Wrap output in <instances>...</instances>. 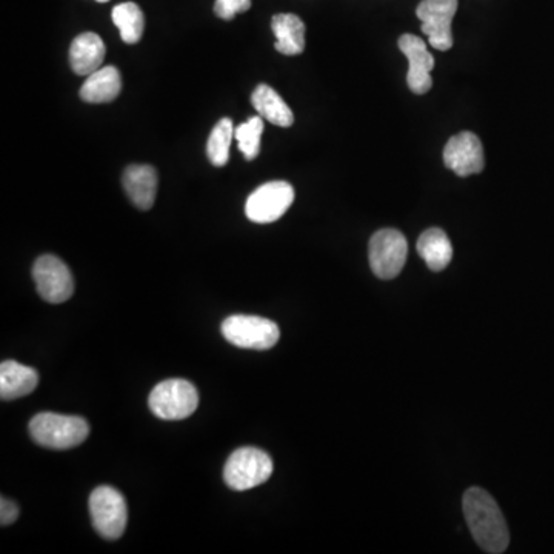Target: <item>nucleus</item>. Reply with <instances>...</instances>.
Segmentation results:
<instances>
[{"label": "nucleus", "mask_w": 554, "mask_h": 554, "mask_svg": "<svg viewBox=\"0 0 554 554\" xmlns=\"http://www.w3.org/2000/svg\"><path fill=\"white\" fill-rule=\"evenodd\" d=\"M105 48L101 36L84 33L74 39L70 48V65L79 76H90L104 64Z\"/></svg>", "instance_id": "obj_13"}, {"label": "nucleus", "mask_w": 554, "mask_h": 554, "mask_svg": "<svg viewBox=\"0 0 554 554\" xmlns=\"http://www.w3.org/2000/svg\"><path fill=\"white\" fill-rule=\"evenodd\" d=\"M151 413L164 421L190 418L199 405V394L185 379H168L156 385L148 398Z\"/></svg>", "instance_id": "obj_3"}, {"label": "nucleus", "mask_w": 554, "mask_h": 554, "mask_svg": "<svg viewBox=\"0 0 554 554\" xmlns=\"http://www.w3.org/2000/svg\"><path fill=\"white\" fill-rule=\"evenodd\" d=\"M273 474V461L264 450L239 448L228 458L224 468L225 484L236 491H247L265 484Z\"/></svg>", "instance_id": "obj_5"}, {"label": "nucleus", "mask_w": 554, "mask_h": 554, "mask_svg": "<svg viewBox=\"0 0 554 554\" xmlns=\"http://www.w3.org/2000/svg\"><path fill=\"white\" fill-rule=\"evenodd\" d=\"M33 279L37 293L48 304H62L73 296V274L65 262L53 254H44L34 262Z\"/></svg>", "instance_id": "obj_8"}, {"label": "nucleus", "mask_w": 554, "mask_h": 554, "mask_svg": "<svg viewBox=\"0 0 554 554\" xmlns=\"http://www.w3.org/2000/svg\"><path fill=\"white\" fill-rule=\"evenodd\" d=\"M444 162L445 167L461 177L481 173L485 167L481 139L470 131H462L451 137L444 148Z\"/></svg>", "instance_id": "obj_11"}, {"label": "nucleus", "mask_w": 554, "mask_h": 554, "mask_svg": "<svg viewBox=\"0 0 554 554\" xmlns=\"http://www.w3.org/2000/svg\"><path fill=\"white\" fill-rule=\"evenodd\" d=\"M113 22L121 31L125 44H137L144 34L145 17L134 2H124L113 8Z\"/></svg>", "instance_id": "obj_20"}, {"label": "nucleus", "mask_w": 554, "mask_h": 554, "mask_svg": "<svg viewBox=\"0 0 554 554\" xmlns=\"http://www.w3.org/2000/svg\"><path fill=\"white\" fill-rule=\"evenodd\" d=\"M17 518H19V507L10 499L2 498V501H0V524H2V527L14 524Z\"/></svg>", "instance_id": "obj_24"}, {"label": "nucleus", "mask_w": 554, "mask_h": 554, "mask_svg": "<svg viewBox=\"0 0 554 554\" xmlns=\"http://www.w3.org/2000/svg\"><path fill=\"white\" fill-rule=\"evenodd\" d=\"M418 253L431 271H442L453 259V245L444 230L430 228L419 237Z\"/></svg>", "instance_id": "obj_19"}, {"label": "nucleus", "mask_w": 554, "mask_h": 554, "mask_svg": "<svg viewBox=\"0 0 554 554\" xmlns=\"http://www.w3.org/2000/svg\"><path fill=\"white\" fill-rule=\"evenodd\" d=\"M407 254V239L394 228H384L374 233L368 245L371 270L384 281L399 276L407 262Z\"/></svg>", "instance_id": "obj_7"}, {"label": "nucleus", "mask_w": 554, "mask_h": 554, "mask_svg": "<svg viewBox=\"0 0 554 554\" xmlns=\"http://www.w3.org/2000/svg\"><path fill=\"white\" fill-rule=\"evenodd\" d=\"M264 117L254 116L234 130V139L247 161H254L261 153V137L264 133Z\"/></svg>", "instance_id": "obj_22"}, {"label": "nucleus", "mask_w": 554, "mask_h": 554, "mask_svg": "<svg viewBox=\"0 0 554 554\" xmlns=\"http://www.w3.org/2000/svg\"><path fill=\"white\" fill-rule=\"evenodd\" d=\"M33 441L50 450H70L79 447L90 436V425L79 416L57 413H39L31 419Z\"/></svg>", "instance_id": "obj_2"}, {"label": "nucleus", "mask_w": 554, "mask_h": 554, "mask_svg": "<svg viewBox=\"0 0 554 554\" xmlns=\"http://www.w3.org/2000/svg\"><path fill=\"white\" fill-rule=\"evenodd\" d=\"M122 90V77L116 67H102L87 77L81 87L82 101L88 104H108L113 102Z\"/></svg>", "instance_id": "obj_16"}, {"label": "nucleus", "mask_w": 554, "mask_h": 554, "mask_svg": "<svg viewBox=\"0 0 554 554\" xmlns=\"http://www.w3.org/2000/svg\"><path fill=\"white\" fill-rule=\"evenodd\" d=\"M221 333L230 344L245 350H270L281 338L276 322L248 314H233L225 319Z\"/></svg>", "instance_id": "obj_4"}, {"label": "nucleus", "mask_w": 554, "mask_h": 554, "mask_svg": "<svg viewBox=\"0 0 554 554\" xmlns=\"http://www.w3.org/2000/svg\"><path fill=\"white\" fill-rule=\"evenodd\" d=\"M276 48L285 56H298L305 50V24L296 14H276L271 21Z\"/></svg>", "instance_id": "obj_17"}, {"label": "nucleus", "mask_w": 554, "mask_h": 554, "mask_svg": "<svg viewBox=\"0 0 554 554\" xmlns=\"http://www.w3.org/2000/svg\"><path fill=\"white\" fill-rule=\"evenodd\" d=\"M251 104L256 108L259 116L267 119L270 124L282 128H288L294 124L293 111L285 104L284 99L268 85H259L253 91Z\"/></svg>", "instance_id": "obj_18"}, {"label": "nucleus", "mask_w": 554, "mask_h": 554, "mask_svg": "<svg viewBox=\"0 0 554 554\" xmlns=\"http://www.w3.org/2000/svg\"><path fill=\"white\" fill-rule=\"evenodd\" d=\"M96 2H99V4H105V2H108V0H96Z\"/></svg>", "instance_id": "obj_25"}, {"label": "nucleus", "mask_w": 554, "mask_h": 554, "mask_svg": "<svg viewBox=\"0 0 554 554\" xmlns=\"http://www.w3.org/2000/svg\"><path fill=\"white\" fill-rule=\"evenodd\" d=\"M462 508L479 547L491 554L504 553L510 544V531L491 494L479 487L468 488L462 499Z\"/></svg>", "instance_id": "obj_1"}, {"label": "nucleus", "mask_w": 554, "mask_h": 554, "mask_svg": "<svg viewBox=\"0 0 554 554\" xmlns=\"http://www.w3.org/2000/svg\"><path fill=\"white\" fill-rule=\"evenodd\" d=\"M125 191L139 210H150L156 201L157 173L150 165H130L122 177Z\"/></svg>", "instance_id": "obj_14"}, {"label": "nucleus", "mask_w": 554, "mask_h": 554, "mask_svg": "<svg viewBox=\"0 0 554 554\" xmlns=\"http://www.w3.org/2000/svg\"><path fill=\"white\" fill-rule=\"evenodd\" d=\"M458 11V0H422L416 14L422 22V33L428 37L431 47L448 51L453 47L451 22Z\"/></svg>", "instance_id": "obj_10"}, {"label": "nucleus", "mask_w": 554, "mask_h": 554, "mask_svg": "<svg viewBox=\"0 0 554 554\" xmlns=\"http://www.w3.org/2000/svg\"><path fill=\"white\" fill-rule=\"evenodd\" d=\"M39 384V374L34 368L25 367L16 361H5L0 365V398L14 401L33 393Z\"/></svg>", "instance_id": "obj_15"}, {"label": "nucleus", "mask_w": 554, "mask_h": 554, "mask_svg": "<svg viewBox=\"0 0 554 554\" xmlns=\"http://www.w3.org/2000/svg\"><path fill=\"white\" fill-rule=\"evenodd\" d=\"M251 0H216L214 13L224 21H231L239 13L250 10Z\"/></svg>", "instance_id": "obj_23"}, {"label": "nucleus", "mask_w": 554, "mask_h": 554, "mask_svg": "<svg viewBox=\"0 0 554 554\" xmlns=\"http://www.w3.org/2000/svg\"><path fill=\"white\" fill-rule=\"evenodd\" d=\"M90 514L94 530L107 541L122 538L128 522L124 496L110 485H101L91 493Z\"/></svg>", "instance_id": "obj_6"}, {"label": "nucleus", "mask_w": 554, "mask_h": 554, "mask_svg": "<svg viewBox=\"0 0 554 554\" xmlns=\"http://www.w3.org/2000/svg\"><path fill=\"white\" fill-rule=\"evenodd\" d=\"M233 121L224 117L214 125L207 142V156L214 167H224L230 159L231 141L234 139Z\"/></svg>", "instance_id": "obj_21"}, {"label": "nucleus", "mask_w": 554, "mask_h": 554, "mask_svg": "<svg viewBox=\"0 0 554 554\" xmlns=\"http://www.w3.org/2000/svg\"><path fill=\"white\" fill-rule=\"evenodd\" d=\"M399 48L408 59V88L414 94H425L433 87L431 70L434 59L421 37L414 34H404L399 39Z\"/></svg>", "instance_id": "obj_12"}, {"label": "nucleus", "mask_w": 554, "mask_h": 554, "mask_svg": "<svg viewBox=\"0 0 554 554\" xmlns=\"http://www.w3.org/2000/svg\"><path fill=\"white\" fill-rule=\"evenodd\" d=\"M293 201L294 188L288 182H268L250 194L245 204V214L256 224H271L287 213Z\"/></svg>", "instance_id": "obj_9"}]
</instances>
